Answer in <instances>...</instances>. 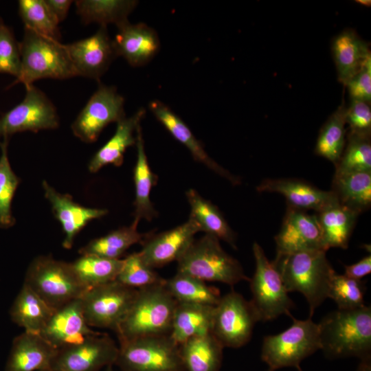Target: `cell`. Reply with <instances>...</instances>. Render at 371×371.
I'll use <instances>...</instances> for the list:
<instances>
[{
	"instance_id": "obj_1",
	"label": "cell",
	"mask_w": 371,
	"mask_h": 371,
	"mask_svg": "<svg viewBox=\"0 0 371 371\" xmlns=\"http://www.w3.org/2000/svg\"><path fill=\"white\" fill-rule=\"evenodd\" d=\"M326 253L322 250L276 253L271 261L287 291L299 292L304 296L311 317L328 298L331 280L335 273Z\"/></svg>"
},
{
	"instance_id": "obj_2",
	"label": "cell",
	"mask_w": 371,
	"mask_h": 371,
	"mask_svg": "<svg viewBox=\"0 0 371 371\" xmlns=\"http://www.w3.org/2000/svg\"><path fill=\"white\" fill-rule=\"evenodd\" d=\"M320 350L330 359L371 356V308L337 309L318 323Z\"/></svg>"
},
{
	"instance_id": "obj_3",
	"label": "cell",
	"mask_w": 371,
	"mask_h": 371,
	"mask_svg": "<svg viewBox=\"0 0 371 371\" xmlns=\"http://www.w3.org/2000/svg\"><path fill=\"white\" fill-rule=\"evenodd\" d=\"M177 304L164 283L137 289L116 332L120 343L143 337L169 335Z\"/></svg>"
},
{
	"instance_id": "obj_4",
	"label": "cell",
	"mask_w": 371,
	"mask_h": 371,
	"mask_svg": "<svg viewBox=\"0 0 371 371\" xmlns=\"http://www.w3.org/2000/svg\"><path fill=\"white\" fill-rule=\"evenodd\" d=\"M19 49L20 74L9 87L23 83L26 87L41 79L65 80L78 76L65 45L59 41L24 27Z\"/></svg>"
},
{
	"instance_id": "obj_5",
	"label": "cell",
	"mask_w": 371,
	"mask_h": 371,
	"mask_svg": "<svg viewBox=\"0 0 371 371\" xmlns=\"http://www.w3.org/2000/svg\"><path fill=\"white\" fill-rule=\"evenodd\" d=\"M216 237L205 234L194 240L178 259L177 272L204 282H217L234 286L249 281L240 262L228 254Z\"/></svg>"
},
{
	"instance_id": "obj_6",
	"label": "cell",
	"mask_w": 371,
	"mask_h": 371,
	"mask_svg": "<svg viewBox=\"0 0 371 371\" xmlns=\"http://www.w3.org/2000/svg\"><path fill=\"white\" fill-rule=\"evenodd\" d=\"M292 325L277 335L264 337L261 359L269 371L283 368H300L301 362L320 350L318 324L311 317L300 320L291 316Z\"/></svg>"
},
{
	"instance_id": "obj_7",
	"label": "cell",
	"mask_w": 371,
	"mask_h": 371,
	"mask_svg": "<svg viewBox=\"0 0 371 371\" xmlns=\"http://www.w3.org/2000/svg\"><path fill=\"white\" fill-rule=\"evenodd\" d=\"M54 309L80 298L86 291L70 262L40 256L30 264L24 283Z\"/></svg>"
},
{
	"instance_id": "obj_8",
	"label": "cell",
	"mask_w": 371,
	"mask_h": 371,
	"mask_svg": "<svg viewBox=\"0 0 371 371\" xmlns=\"http://www.w3.org/2000/svg\"><path fill=\"white\" fill-rule=\"evenodd\" d=\"M115 364L123 371H184L179 346L170 335L120 342Z\"/></svg>"
},
{
	"instance_id": "obj_9",
	"label": "cell",
	"mask_w": 371,
	"mask_h": 371,
	"mask_svg": "<svg viewBox=\"0 0 371 371\" xmlns=\"http://www.w3.org/2000/svg\"><path fill=\"white\" fill-rule=\"evenodd\" d=\"M256 269L249 280L252 299L260 322L271 321L282 315L291 316L295 305L289 296L282 278L270 262L261 246L254 243L252 247Z\"/></svg>"
},
{
	"instance_id": "obj_10",
	"label": "cell",
	"mask_w": 371,
	"mask_h": 371,
	"mask_svg": "<svg viewBox=\"0 0 371 371\" xmlns=\"http://www.w3.org/2000/svg\"><path fill=\"white\" fill-rule=\"evenodd\" d=\"M258 322L259 315L251 301L232 290L214 306L211 333L224 348H238L249 341Z\"/></svg>"
},
{
	"instance_id": "obj_11",
	"label": "cell",
	"mask_w": 371,
	"mask_h": 371,
	"mask_svg": "<svg viewBox=\"0 0 371 371\" xmlns=\"http://www.w3.org/2000/svg\"><path fill=\"white\" fill-rule=\"evenodd\" d=\"M137 291L116 280L86 290L80 300L87 324L91 328H109L116 333Z\"/></svg>"
},
{
	"instance_id": "obj_12",
	"label": "cell",
	"mask_w": 371,
	"mask_h": 371,
	"mask_svg": "<svg viewBox=\"0 0 371 371\" xmlns=\"http://www.w3.org/2000/svg\"><path fill=\"white\" fill-rule=\"evenodd\" d=\"M23 100L0 117V137H9L23 131L37 132L56 129L59 117L52 102L34 86L25 87Z\"/></svg>"
},
{
	"instance_id": "obj_13",
	"label": "cell",
	"mask_w": 371,
	"mask_h": 371,
	"mask_svg": "<svg viewBox=\"0 0 371 371\" xmlns=\"http://www.w3.org/2000/svg\"><path fill=\"white\" fill-rule=\"evenodd\" d=\"M125 117L124 97L115 87L99 84L71 124V130L81 141L91 143L108 124Z\"/></svg>"
},
{
	"instance_id": "obj_14",
	"label": "cell",
	"mask_w": 371,
	"mask_h": 371,
	"mask_svg": "<svg viewBox=\"0 0 371 371\" xmlns=\"http://www.w3.org/2000/svg\"><path fill=\"white\" fill-rule=\"evenodd\" d=\"M119 346L98 333L84 341L57 350L49 371H99L115 363Z\"/></svg>"
},
{
	"instance_id": "obj_15",
	"label": "cell",
	"mask_w": 371,
	"mask_h": 371,
	"mask_svg": "<svg viewBox=\"0 0 371 371\" xmlns=\"http://www.w3.org/2000/svg\"><path fill=\"white\" fill-rule=\"evenodd\" d=\"M78 76L99 80L117 57L106 26L93 35L65 45Z\"/></svg>"
},
{
	"instance_id": "obj_16",
	"label": "cell",
	"mask_w": 371,
	"mask_h": 371,
	"mask_svg": "<svg viewBox=\"0 0 371 371\" xmlns=\"http://www.w3.org/2000/svg\"><path fill=\"white\" fill-rule=\"evenodd\" d=\"M274 238L277 253L327 251L316 214H309L288 206L280 232Z\"/></svg>"
},
{
	"instance_id": "obj_17",
	"label": "cell",
	"mask_w": 371,
	"mask_h": 371,
	"mask_svg": "<svg viewBox=\"0 0 371 371\" xmlns=\"http://www.w3.org/2000/svg\"><path fill=\"white\" fill-rule=\"evenodd\" d=\"M201 232L199 227L190 217L172 229L149 236L143 243L139 253L151 268L161 267L178 259L190 246L194 235Z\"/></svg>"
},
{
	"instance_id": "obj_18",
	"label": "cell",
	"mask_w": 371,
	"mask_h": 371,
	"mask_svg": "<svg viewBox=\"0 0 371 371\" xmlns=\"http://www.w3.org/2000/svg\"><path fill=\"white\" fill-rule=\"evenodd\" d=\"M98 333L87 324L78 298L56 309L39 335L59 350L80 344Z\"/></svg>"
},
{
	"instance_id": "obj_19",
	"label": "cell",
	"mask_w": 371,
	"mask_h": 371,
	"mask_svg": "<svg viewBox=\"0 0 371 371\" xmlns=\"http://www.w3.org/2000/svg\"><path fill=\"white\" fill-rule=\"evenodd\" d=\"M148 108L172 136L188 148L196 161L226 179L232 185L240 183L239 177L230 173L209 156L187 124L168 106L159 100H153L149 103Z\"/></svg>"
},
{
	"instance_id": "obj_20",
	"label": "cell",
	"mask_w": 371,
	"mask_h": 371,
	"mask_svg": "<svg viewBox=\"0 0 371 371\" xmlns=\"http://www.w3.org/2000/svg\"><path fill=\"white\" fill-rule=\"evenodd\" d=\"M258 192L282 194L287 206L300 210H314L316 213L338 202L331 190L326 191L297 179H264L256 188Z\"/></svg>"
},
{
	"instance_id": "obj_21",
	"label": "cell",
	"mask_w": 371,
	"mask_h": 371,
	"mask_svg": "<svg viewBox=\"0 0 371 371\" xmlns=\"http://www.w3.org/2000/svg\"><path fill=\"white\" fill-rule=\"evenodd\" d=\"M113 43L117 56L122 57L133 67L148 64L160 49L157 32L144 23L127 22L118 27Z\"/></svg>"
},
{
	"instance_id": "obj_22",
	"label": "cell",
	"mask_w": 371,
	"mask_h": 371,
	"mask_svg": "<svg viewBox=\"0 0 371 371\" xmlns=\"http://www.w3.org/2000/svg\"><path fill=\"white\" fill-rule=\"evenodd\" d=\"M42 185L45 196L62 225L65 234L63 247L65 249L71 248L76 236L89 222L100 218L108 212L104 209L86 207L78 204L70 195L60 194L45 181Z\"/></svg>"
},
{
	"instance_id": "obj_23",
	"label": "cell",
	"mask_w": 371,
	"mask_h": 371,
	"mask_svg": "<svg viewBox=\"0 0 371 371\" xmlns=\"http://www.w3.org/2000/svg\"><path fill=\"white\" fill-rule=\"evenodd\" d=\"M56 352L39 334L24 331L12 341L5 371H49Z\"/></svg>"
},
{
	"instance_id": "obj_24",
	"label": "cell",
	"mask_w": 371,
	"mask_h": 371,
	"mask_svg": "<svg viewBox=\"0 0 371 371\" xmlns=\"http://www.w3.org/2000/svg\"><path fill=\"white\" fill-rule=\"evenodd\" d=\"M338 81L344 86L371 59L370 45L353 29H346L331 41Z\"/></svg>"
},
{
	"instance_id": "obj_25",
	"label": "cell",
	"mask_w": 371,
	"mask_h": 371,
	"mask_svg": "<svg viewBox=\"0 0 371 371\" xmlns=\"http://www.w3.org/2000/svg\"><path fill=\"white\" fill-rule=\"evenodd\" d=\"M143 108L138 109L133 115L124 117L117 122L113 135L93 155L88 168L91 172H96L102 167L112 164L122 165L126 149L136 144L134 136L145 115Z\"/></svg>"
},
{
	"instance_id": "obj_26",
	"label": "cell",
	"mask_w": 371,
	"mask_h": 371,
	"mask_svg": "<svg viewBox=\"0 0 371 371\" xmlns=\"http://www.w3.org/2000/svg\"><path fill=\"white\" fill-rule=\"evenodd\" d=\"M135 145L137 147V160L133 173L135 199L133 223L137 225L141 219L151 221L157 215L150 199L151 190L157 183V177L151 170L148 161L141 125L136 131Z\"/></svg>"
},
{
	"instance_id": "obj_27",
	"label": "cell",
	"mask_w": 371,
	"mask_h": 371,
	"mask_svg": "<svg viewBox=\"0 0 371 371\" xmlns=\"http://www.w3.org/2000/svg\"><path fill=\"white\" fill-rule=\"evenodd\" d=\"M214 306L178 303L170 337L179 346L197 336L211 333Z\"/></svg>"
},
{
	"instance_id": "obj_28",
	"label": "cell",
	"mask_w": 371,
	"mask_h": 371,
	"mask_svg": "<svg viewBox=\"0 0 371 371\" xmlns=\"http://www.w3.org/2000/svg\"><path fill=\"white\" fill-rule=\"evenodd\" d=\"M55 310L23 284L12 303L10 315L25 332L40 334Z\"/></svg>"
},
{
	"instance_id": "obj_29",
	"label": "cell",
	"mask_w": 371,
	"mask_h": 371,
	"mask_svg": "<svg viewBox=\"0 0 371 371\" xmlns=\"http://www.w3.org/2000/svg\"><path fill=\"white\" fill-rule=\"evenodd\" d=\"M186 198L190 206V215L201 232L213 236L219 240L237 249L236 234L217 206L206 200L193 189L188 190Z\"/></svg>"
},
{
	"instance_id": "obj_30",
	"label": "cell",
	"mask_w": 371,
	"mask_h": 371,
	"mask_svg": "<svg viewBox=\"0 0 371 371\" xmlns=\"http://www.w3.org/2000/svg\"><path fill=\"white\" fill-rule=\"evenodd\" d=\"M316 215L326 250L331 247L347 249L359 214L337 202Z\"/></svg>"
},
{
	"instance_id": "obj_31",
	"label": "cell",
	"mask_w": 371,
	"mask_h": 371,
	"mask_svg": "<svg viewBox=\"0 0 371 371\" xmlns=\"http://www.w3.org/2000/svg\"><path fill=\"white\" fill-rule=\"evenodd\" d=\"M223 348L212 333L187 340L179 346L184 371H219Z\"/></svg>"
},
{
	"instance_id": "obj_32",
	"label": "cell",
	"mask_w": 371,
	"mask_h": 371,
	"mask_svg": "<svg viewBox=\"0 0 371 371\" xmlns=\"http://www.w3.org/2000/svg\"><path fill=\"white\" fill-rule=\"evenodd\" d=\"M330 190L339 203L360 214L371 206V172L334 175Z\"/></svg>"
},
{
	"instance_id": "obj_33",
	"label": "cell",
	"mask_w": 371,
	"mask_h": 371,
	"mask_svg": "<svg viewBox=\"0 0 371 371\" xmlns=\"http://www.w3.org/2000/svg\"><path fill=\"white\" fill-rule=\"evenodd\" d=\"M134 0H78L76 12L84 24L97 23L100 26L113 23L117 27L128 22V16L136 8Z\"/></svg>"
},
{
	"instance_id": "obj_34",
	"label": "cell",
	"mask_w": 371,
	"mask_h": 371,
	"mask_svg": "<svg viewBox=\"0 0 371 371\" xmlns=\"http://www.w3.org/2000/svg\"><path fill=\"white\" fill-rule=\"evenodd\" d=\"M137 225L132 223L98 238L90 240L79 249L80 255H95L109 259H120L124 253L132 245L143 243L150 235L142 234Z\"/></svg>"
},
{
	"instance_id": "obj_35",
	"label": "cell",
	"mask_w": 371,
	"mask_h": 371,
	"mask_svg": "<svg viewBox=\"0 0 371 371\" xmlns=\"http://www.w3.org/2000/svg\"><path fill=\"white\" fill-rule=\"evenodd\" d=\"M164 286L178 303L216 306L221 295L218 289L189 275L177 272L165 279Z\"/></svg>"
},
{
	"instance_id": "obj_36",
	"label": "cell",
	"mask_w": 371,
	"mask_h": 371,
	"mask_svg": "<svg viewBox=\"0 0 371 371\" xmlns=\"http://www.w3.org/2000/svg\"><path fill=\"white\" fill-rule=\"evenodd\" d=\"M124 259H109L95 255H81L71 267L80 284L89 289L116 280Z\"/></svg>"
},
{
	"instance_id": "obj_37",
	"label": "cell",
	"mask_w": 371,
	"mask_h": 371,
	"mask_svg": "<svg viewBox=\"0 0 371 371\" xmlns=\"http://www.w3.org/2000/svg\"><path fill=\"white\" fill-rule=\"evenodd\" d=\"M346 109L343 98L341 104L320 128L314 150L317 155L334 164L339 161L346 143Z\"/></svg>"
},
{
	"instance_id": "obj_38",
	"label": "cell",
	"mask_w": 371,
	"mask_h": 371,
	"mask_svg": "<svg viewBox=\"0 0 371 371\" xmlns=\"http://www.w3.org/2000/svg\"><path fill=\"white\" fill-rule=\"evenodd\" d=\"M371 135L349 132L343 153L336 164L335 175L371 172Z\"/></svg>"
},
{
	"instance_id": "obj_39",
	"label": "cell",
	"mask_w": 371,
	"mask_h": 371,
	"mask_svg": "<svg viewBox=\"0 0 371 371\" xmlns=\"http://www.w3.org/2000/svg\"><path fill=\"white\" fill-rule=\"evenodd\" d=\"M19 14L25 27L60 42L59 23L49 10L45 0L19 1Z\"/></svg>"
},
{
	"instance_id": "obj_40",
	"label": "cell",
	"mask_w": 371,
	"mask_h": 371,
	"mask_svg": "<svg viewBox=\"0 0 371 371\" xmlns=\"http://www.w3.org/2000/svg\"><path fill=\"white\" fill-rule=\"evenodd\" d=\"M8 137L0 143V228L7 229L15 223L11 204L20 179L12 170L8 155Z\"/></svg>"
},
{
	"instance_id": "obj_41",
	"label": "cell",
	"mask_w": 371,
	"mask_h": 371,
	"mask_svg": "<svg viewBox=\"0 0 371 371\" xmlns=\"http://www.w3.org/2000/svg\"><path fill=\"white\" fill-rule=\"evenodd\" d=\"M115 280L135 289L165 282V279L144 262L139 252L131 254L124 259Z\"/></svg>"
},
{
	"instance_id": "obj_42",
	"label": "cell",
	"mask_w": 371,
	"mask_h": 371,
	"mask_svg": "<svg viewBox=\"0 0 371 371\" xmlns=\"http://www.w3.org/2000/svg\"><path fill=\"white\" fill-rule=\"evenodd\" d=\"M366 288L364 282L346 276L333 275L328 293L337 306V309L352 310L363 306Z\"/></svg>"
},
{
	"instance_id": "obj_43",
	"label": "cell",
	"mask_w": 371,
	"mask_h": 371,
	"mask_svg": "<svg viewBox=\"0 0 371 371\" xmlns=\"http://www.w3.org/2000/svg\"><path fill=\"white\" fill-rule=\"evenodd\" d=\"M21 70L19 43L12 30L0 18V73L19 76Z\"/></svg>"
},
{
	"instance_id": "obj_44",
	"label": "cell",
	"mask_w": 371,
	"mask_h": 371,
	"mask_svg": "<svg viewBox=\"0 0 371 371\" xmlns=\"http://www.w3.org/2000/svg\"><path fill=\"white\" fill-rule=\"evenodd\" d=\"M345 119L349 126V132L371 135L370 103L350 100L349 106L346 109Z\"/></svg>"
},
{
	"instance_id": "obj_45",
	"label": "cell",
	"mask_w": 371,
	"mask_h": 371,
	"mask_svg": "<svg viewBox=\"0 0 371 371\" xmlns=\"http://www.w3.org/2000/svg\"><path fill=\"white\" fill-rule=\"evenodd\" d=\"M350 100L371 101V59L346 85Z\"/></svg>"
},
{
	"instance_id": "obj_46",
	"label": "cell",
	"mask_w": 371,
	"mask_h": 371,
	"mask_svg": "<svg viewBox=\"0 0 371 371\" xmlns=\"http://www.w3.org/2000/svg\"><path fill=\"white\" fill-rule=\"evenodd\" d=\"M344 269V275L346 276L357 280H361L362 278L370 274L371 272L370 254L363 257L355 264L345 265Z\"/></svg>"
},
{
	"instance_id": "obj_47",
	"label": "cell",
	"mask_w": 371,
	"mask_h": 371,
	"mask_svg": "<svg viewBox=\"0 0 371 371\" xmlns=\"http://www.w3.org/2000/svg\"><path fill=\"white\" fill-rule=\"evenodd\" d=\"M45 2L57 21L60 23L65 19L73 1L45 0Z\"/></svg>"
},
{
	"instance_id": "obj_48",
	"label": "cell",
	"mask_w": 371,
	"mask_h": 371,
	"mask_svg": "<svg viewBox=\"0 0 371 371\" xmlns=\"http://www.w3.org/2000/svg\"><path fill=\"white\" fill-rule=\"evenodd\" d=\"M356 371H371V356L360 359Z\"/></svg>"
},
{
	"instance_id": "obj_49",
	"label": "cell",
	"mask_w": 371,
	"mask_h": 371,
	"mask_svg": "<svg viewBox=\"0 0 371 371\" xmlns=\"http://www.w3.org/2000/svg\"><path fill=\"white\" fill-rule=\"evenodd\" d=\"M356 2L358 4L365 5L366 7H368V6L370 7L371 5V1L368 0H358V1H356Z\"/></svg>"
},
{
	"instance_id": "obj_50",
	"label": "cell",
	"mask_w": 371,
	"mask_h": 371,
	"mask_svg": "<svg viewBox=\"0 0 371 371\" xmlns=\"http://www.w3.org/2000/svg\"><path fill=\"white\" fill-rule=\"evenodd\" d=\"M113 366H109L106 368L105 370L104 371H113V368H112Z\"/></svg>"
},
{
	"instance_id": "obj_51",
	"label": "cell",
	"mask_w": 371,
	"mask_h": 371,
	"mask_svg": "<svg viewBox=\"0 0 371 371\" xmlns=\"http://www.w3.org/2000/svg\"><path fill=\"white\" fill-rule=\"evenodd\" d=\"M297 370H298V371H302L301 368H298Z\"/></svg>"
}]
</instances>
